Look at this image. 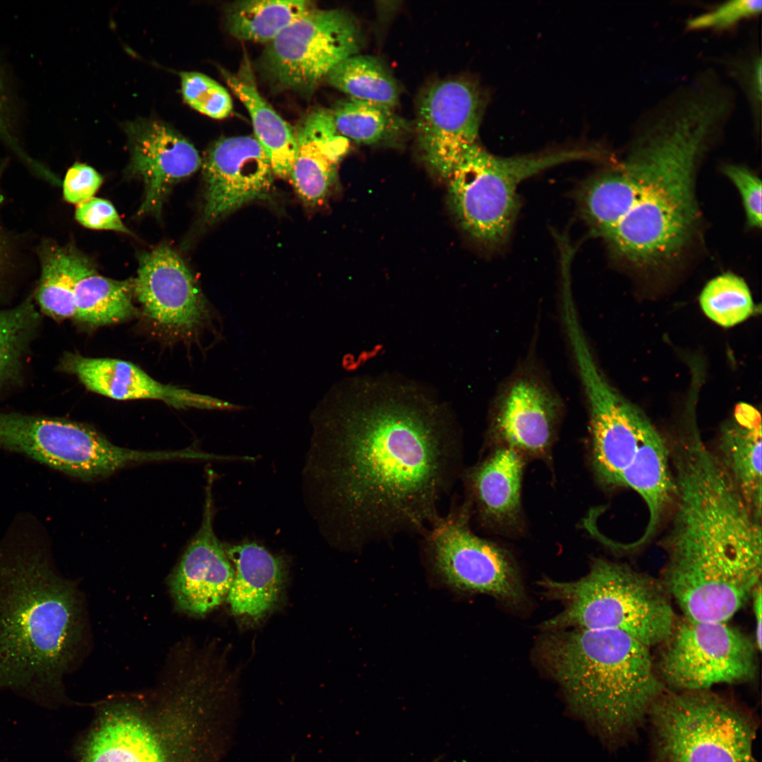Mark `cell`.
<instances>
[{
  "label": "cell",
  "mask_w": 762,
  "mask_h": 762,
  "mask_svg": "<svg viewBox=\"0 0 762 762\" xmlns=\"http://www.w3.org/2000/svg\"><path fill=\"white\" fill-rule=\"evenodd\" d=\"M212 473L209 471L200 526L188 543L169 580L175 606L191 616H203L224 600L234 568L214 530Z\"/></svg>",
  "instance_id": "cell-18"
},
{
  "label": "cell",
  "mask_w": 762,
  "mask_h": 762,
  "mask_svg": "<svg viewBox=\"0 0 762 762\" xmlns=\"http://www.w3.org/2000/svg\"><path fill=\"white\" fill-rule=\"evenodd\" d=\"M587 402L593 462L598 478L607 485L622 487L641 438L653 423L636 406L624 398L607 380L579 326L566 332Z\"/></svg>",
  "instance_id": "cell-14"
},
{
  "label": "cell",
  "mask_w": 762,
  "mask_h": 762,
  "mask_svg": "<svg viewBox=\"0 0 762 762\" xmlns=\"http://www.w3.org/2000/svg\"><path fill=\"white\" fill-rule=\"evenodd\" d=\"M180 76L183 98L192 108L216 119H222L231 114L232 99L223 86L198 72H181Z\"/></svg>",
  "instance_id": "cell-35"
},
{
  "label": "cell",
  "mask_w": 762,
  "mask_h": 762,
  "mask_svg": "<svg viewBox=\"0 0 762 762\" xmlns=\"http://www.w3.org/2000/svg\"><path fill=\"white\" fill-rule=\"evenodd\" d=\"M726 123L721 107L698 95L669 96L651 109L626 158L579 190L581 214L593 231L639 267L676 258L698 222L696 167Z\"/></svg>",
  "instance_id": "cell-2"
},
{
  "label": "cell",
  "mask_w": 762,
  "mask_h": 762,
  "mask_svg": "<svg viewBox=\"0 0 762 762\" xmlns=\"http://www.w3.org/2000/svg\"><path fill=\"white\" fill-rule=\"evenodd\" d=\"M562 401L536 370L514 373L497 391L490 428L505 446L538 454L550 445L562 411Z\"/></svg>",
  "instance_id": "cell-16"
},
{
  "label": "cell",
  "mask_w": 762,
  "mask_h": 762,
  "mask_svg": "<svg viewBox=\"0 0 762 762\" xmlns=\"http://www.w3.org/2000/svg\"><path fill=\"white\" fill-rule=\"evenodd\" d=\"M1 260H2V247H1V242H0V265H1Z\"/></svg>",
  "instance_id": "cell-43"
},
{
  "label": "cell",
  "mask_w": 762,
  "mask_h": 762,
  "mask_svg": "<svg viewBox=\"0 0 762 762\" xmlns=\"http://www.w3.org/2000/svg\"><path fill=\"white\" fill-rule=\"evenodd\" d=\"M39 255L41 274L36 298L41 310L56 320L75 318L74 286L90 262L73 249L50 243L40 248Z\"/></svg>",
  "instance_id": "cell-28"
},
{
  "label": "cell",
  "mask_w": 762,
  "mask_h": 762,
  "mask_svg": "<svg viewBox=\"0 0 762 762\" xmlns=\"http://www.w3.org/2000/svg\"><path fill=\"white\" fill-rule=\"evenodd\" d=\"M133 291V282L104 277L90 265L74 286L75 318L96 326L124 320L135 313Z\"/></svg>",
  "instance_id": "cell-29"
},
{
  "label": "cell",
  "mask_w": 762,
  "mask_h": 762,
  "mask_svg": "<svg viewBox=\"0 0 762 762\" xmlns=\"http://www.w3.org/2000/svg\"><path fill=\"white\" fill-rule=\"evenodd\" d=\"M524 462L516 449L506 446L495 450L469 471L461 473L469 507L476 505L483 519H512L520 507Z\"/></svg>",
  "instance_id": "cell-26"
},
{
  "label": "cell",
  "mask_w": 762,
  "mask_h": 762,
  "mask_svg": "<svg viewBox=\"0 0 762 762\" xmlns=\"http://www.w3.org/2000/svg\"><path fill=\"white\" fill-rule=\"evenodd\" d=\"M315 8L310 1L248 0L227 10V28L234 37L248 41H272L285 28Z\"/></svg>",
  "instance_id": "cell-30"
},
{
  "label": "cell",
  "mask_w": 762,
  "mask_h": 762,
  "mask_svg": "<svg viewBox=\"0 0 762 762\" xmlns=\"http://www.w3.org/2000/svg\"><path fill=\"white\" fill-rule=\"evenodd\" d=\"M204 220L214 222L265 196L273 182L269 159L255 137L222 138L206 152Z\"/></svg>",
  "instance_id": "cell-19"
},
{
  "label": "cell",
  "mask_w": 762,
  "mask_h": 762,
  "mask_svg": "<svg viewBox=\"0 0 762 762\" xmlns=\"http://www.w3.org/2000/svg\"><path fill=\"white\" fill-rule=\"evenodd\" d=\"M342 136L356 143L374 145L401 135L406 122L387 107L349 98L331 111Z\"/></svg>",
  "instance_id": "cell-32"
},
{
  "label": "cell",
  "mask_w": 762,
  "mask_h": 762,
  "mask_svg": "<svg viewBox=\"0 0 762 762\" xmlns=\"http://www.w3.org/2000/svg\"><path fill=\"white\" fill-rule=\"evenodd\" d=\"M761 583L760 582L754 588L752 592L751 598L752 599L753 611L755 620V643L758 649L761 648V637H762V629H761V620H762V597H761Z\"/></svg>",
  "instance_id": "cell-42"
},
{
  "label": "cell",
  "mask_w": 762,
  "mask_h": 762,
  "mask_svg": "<svg viewBox=\"0 0 762 762\" xmlns=\"http://www.w3.org/2000/svg\"><path fill=\"white\" fill-rule=\"evenodd\" d=\"M37 319L30 299L14 308L0 310V384L17 374Z\"/></svg>",
  "instance_id": "cell-34"
},
{
  "label": "cell",
  "mask_w": 762,
  "mask_h": 762,
  "mask_svg": "<svg viewBox=\"0 0 762 762\" xmlns=\"http://www.w3.org/2000/svg\"><path fill=\"white\" fill-rule=\"evenodd\" d=\"M725 174L739 190L749 226H761V181L748 169L738 165H727Z\"/></svg>",
  "instance_id": "cell-38"
},
{
  "label": "cell",
  "mask_w": 762,
  "mask_h": 762,
  "mask_svg": "<svg viewBox=\"0 0 762 762\" xmlns=\"http://www.w3.org/2000/svg\"><path fill=\"white\" fill-rule=\"evenodd\" d=\"M598 154L593 149L569 148L500 157L476 143L447 180L452 210L470 237L485 246L497 247L511 231L519 210L517 188L523 181L555 165Z\"/></svg>",
  "instance_id": "cell-8"
},
{
  "label": "cell",
  "mask_w": 762,
  "mask_h": 762,
  "mask_svg": "<svg viewBox=\"0 0 762 762\" xmlns=\"http://www.w3.org/2000/svg\"><path fill=\"white\" fill-rule=\"evenodd\" d=\"M102 183L101 175L92 167L75 163L68 169L63 181L64 198L78 205L92 198Z\"/></svg>",
  "instance_id": "cell-40"
},
{
  "label": "cell",
  "mask_w": 762,
  "mask_h": 762,
  "mask_svg": "<svg viewBox=\"0 0 762 762\" xmlns=\"http://www.w3.org/2000/svg\"><path fill=\"white\" fill-rule=\"evenodd\" d=\"M133 292L145 313L158 325L191 332L212 318V311L181 258L162 245L141 255Z\"/></svg>",
  "instance_id": "cell-17"
},
{
  "label": "cell",
  "mask_w": 762,
  "mask_h": 762,
  "mask_svg": "<svg viewBox=\"0 0 762 762\" xmlns=\"http://www.w3.org/2000/svg\"><path fill=\"white\" fill-rule=\"evenodd\" d=\"M465 502H451L445 514L419 536L429 569L448 587L483 593L511 605L525 599L519 573L507 552L471 529Z\"/></svg>",
  "instance_id": "cell-10"
},
{
  "label": "cell",
  "mask_w": 762,
  "mask_h": 762,
  "mask_svg": "<svg viewBox=\"0 0 762 762\" xmlns=\"http://www.w3.org/2000/svg\"><path fill=\"white\" fill-rule=\"evenodd\" d=\"M622 487L635 491L648 510V521L641 537L622 545L624 549L640 548L655 536L670 513L675 495L669 445L653 424L644 433L631 464L624 472Z\"/></svg>",
  "instance_id": "cell-23"
},
{
  "label": "cell",
  "mask_w": 762,
  "mask_h": 762,
  "mask_svg": "<svg viewBox=\"0 0 762 762\" xmlns=\"http://www.w3.org/2000/svg\"><path fill=\"white\" fill-rule=\"evenodd\" d=\"M648 716L657 762H755L756 722L711 689H667Z\"/></svg>",
  "instance_id": "cell-9"
},
{
  "label": "cell",
  "mask_w": 762,
  "mask_h": 762,
  "mask_svg": "<svg viewBox=\"0 0 762 762\" xmlns=\"http://www.w3.org/2000/svg\"><path fill=\"white\" fill-rule=\"evenodd\" d=\"M685 429L669 445L675 495L660 543L663 574L698 595L723 597L761 576V521L695 423Z\"/></svg>",
  "instance_id": "cell-3"
},
{
  "label": "cell",
  "mask_w": 762,
  "mask_h": 762,
  "mask_svg": "<svg viewBox=\"0 0 762 762\" xmlns=\"http://www.w3.org/2000/svg\"><path fill=\"white\" fill-rule=\"evenodd\" d=\"M326 79L351 99L392 109L399 102V88L394 78L373 56H351L338 64Z\"/></svg>",
  "instance_id": "cell-31"
},
{
  "label": "cell",
  "mask_w": 762,
  "mask_h": 762,
  "mask_svg": "<svg viewBox=\"0 0 762 762\" xmlns=\"http://www.w3.org/2000/svg\"><path fill=\"white\" fill-rule=\"evenodd\" d=\"M131 146L130 169L145 185L140 214L158 213L164 198L177 181L201 164L195 147L164 123L138 119L125 125Z\"/></svg>",
  "instance_id": "cell-20"
},
{
  "label": "cell",
  "mask_w": 762,
  "mask_h": 762,
  "mask_svg": "<svg viewBox=\"0 0 762 762\" xmlns=\"http://www.w3.org/2000/svg\"><path fill=\"white\" fill-rule=\"evenodd\" d=\"M538 584L548 598L563 606L543 624L546 631L617 630L651 648L668 639L677 621L662 582L625 563L597 558L579 579L545 578Z\"/></svg>",
  "instance_id": "cell-7"
},
{
  "label": "cell",
  "mask_w": 762,
  "mask_h": 762,
  "mask_svg": "<svg viewBox=\"0 0 762 762\" xmlns=\"http://www.w3.org/2000/svg\"><path fill=\"white\" fill-rule=\"evenodd\" d=\"M75 217L89 229L131 234L112 204L104 199L92 197L78 204Z\"/></svg>",
  "instance_id": "cell-39"
},
{
  "label": "cell",
  "mask_w": 762,
  "mask_h": 762,
  "mask_svg": "<svg viewBox=\"0 0 762 762\" xmlns=\"http://www.w3.org/2000/svg\"><path fill=\"white\" fill-rule=\"evenodd\" d=\"M485 99L464 78L437 81L421 95L416 132L425 162L446 181L465 152L477 143Z\"/></svg>",
  "instance_id": "cell-15"
},
{
  "label": "cell",
  "mask_w": 762,
  "mask_h": 762,
  "mask_svg": "<svg viewBox=\"0 0 762 762\" xmlns=\"http://www.w3.org/2000/svg\"><path fill=\"white\" fill-rule=\"evenodd\" d=\"M700 304L707 317L727 327L745 320L754 310L747 284L732 273L720 274L708 282L700 295Z\"/></svg>",
  "instance_id": "cell-33"
},
{
  "label": "cell",
  "mask_w": 762,
  "mask_h": 762,
  "mask_svg": "<svg viewBox=\"0 0 762 762\" xmlns=\"http://www.w3.org/2000/svg\"><path fill=\"white\" fill-rule=\"evenodd\" d=\"M16 85L8 64L0 54V139L27 161L29 157L22 150L18 139L21 102Z\"/></svg>",
  "instance_id": "cell-36"
},
{
  "label": "cell",
  "mask_w": 762,
  "mask_h": 762,
  "mask_svg": "<svg viewBox=\"0 0 762 762\" xmlns=\"http://www.w3.org/2000/svg\"><path fill=\"white\" fill-rule=\"evenodd\" d=\"M762 62L760 54H754L745 61H738L733 65L737 78L743 86L747 95L755 119L756 125L759 126L761 106V75Z\"/></svg>",
  "instance_id": "cell-41"
},
{
  "label": "cell",
  "mask_w": 762,
  "mask_h": 762,
  "mask_svg": "<svg viewBox=\"0 0 762 762\" xmlns=\"http://www.w3.org/2000/svg\"><path fill=\"white\" fill-rule=\"evenodd\" d=\"M0 448L84 480L147 460L145 452L117 446L86 425L12 412L0 411Z\"/></svg>",
  "instance_id": "cell-11"
},
{
  "label": "cell",
  "mask_w": 762,
  "mask_h": 762,
  "mask_svg": "<svg viewBox=\"0 0 762 762\" xmlns=\"http://www.w3.org/2000/svg\"><path fill=\"white\" fill-rule=\"evenodd\" d=\"M310 421L305 496L322 536L339 549L420 536L463 472L451 411L411 385L340 384Z\"/></svg>",
  "instance_id": "cell-1"
},
{
  "label": "cell",
  "mask_w": 762,
  "mask_h": 762,
  "mask_svg": "<svg viewBox=\"0 0 762 762\" xmlns=\"http://www.w3.org/2000/svg\"><path fill=\"white\" fill-rule=\"evenodd\" d=\"M222 75L247 109L255 138L265 152L273 174L282 179L289 178L297 153L295 131L260 95L249 66H243L237 73L222 71Z\"/></svg>",
  "instance_id": "cell-27"
},
{
  "label": "cell",
  "mask_w": 762,
  "mask_h": 762,
  "mask_svg": "<svg viewBox=\"0 0 762 762\" xmlns=\"http://www.w3.org/2000/svg\"><path fill=\"white\" fill-rule=\"evenodd\" d=\"M234 568V577L226 596L236 615L260 618L276 603L284 579L282 559L254 542L226 548Z\"/></svg>",
  "instance_id": "cell-25"
},
{
  "label": "cell",
  "mask_w": 762,
  "mask_h": 762,
  "mask_svg": "<svg viewBox=\"0 0 762 762\" xmlns=\"http://www.w3.org/2000/svg\"><path fill=\"white\" fill-rule=\"evenodd\" d=\"M360 45L359 30L346 12L314 8L268 43L262 64L274 85L310 93Z\"/></svg>",
  "instance_id": "cell-13"
},
{
  "label": "cell",
  "mask_w": 762,
  "mask_h": 762,
  "mask_svg": "<svg viewBox=\"0 0 762 762\" xmlns=\"http://www.w3.org/2000/svg\"><path fill=\"white\" fill-rule=\"evenodd\" d=\"M213 677L196 661L152 692L97 702L74 746L77 762H213L219 694Z\"/></svg>",
  "instance_id": "cell-5"
},
{
  "label": "cell",
  "mask_w": 762,
  "mask_h": 762,
  "mask_svg": "<svg viewBox=\"0 0 762 762\" xmlns=\"http://www.w3.org/2000/svg\"><path fill=\"white\" fill-rule=\"evenodd\" d=\"M59 367L75 375L89 390L114 399H157L177 409H236L210 396L162 384L133 363L120 359L67 353Z\"/></svg>",
  "instance_id": "cell-21"
},
{
  "label": "cell",
  "mask_w": 762,
  "mask_h": 762,
  "mask_svg": "<svg viewBox=\"0 0 762 762\" xmlns=\"http://www.w3.org/2000/svg\"><path fill=\"white\" fill-rule=\"evenodd\" d=\"M751 514L761 521V418L752 406L740 403L720 433L714 452Z\"/></svg>",
  "instance_id": "cell-24"
},
{
  "label": "cell",
  "mask_w": 762,
  "mask_h": 762,
  "mask_svg": "<svg viewBox=\"0 0 762 762\" xmlns=\"http://www.w3.org/2000/svg\"><path fill=\"white\" fill-rule=\"evenodd\" d=\"M760 0H733L726 1L714 9L691 18L687 22L689 30L712 29L724 30L733 28L739 21L760 13Z\"/></svg>",
  "instance_id": "cell-37"
},
{
  "label": "cell",
  "mask_w": 762,
  "mask_h": 762,
  "mask_svg": "<svg viewBox=\"0 0 762 762\" xmlns=\"http://www.w3.org/2000/svg\"><path fill=\"white\" fill-rule=\"evenodd\" d=\"M657 664L668 690H710L715 685L744 683L755 677V642L725 622L676 621Z\"/></svg>",
  "instance_id": "cell-12"
},
{
  "label": "cell",
  "mask_w": 762,
  "mask_h": 762,
  "mask_svg": "<svg viewBox=\"0 0 762 762\" xmlns=\"http://www.w3.org/2000/svg\"><path fill=\"white\" fill-rule=\"evenodd\" d=\"M650 649L620 631L571 628L548 631L538 653L547 670L595 707L610 730L630 734L667 690Z\"/></svg>",
  "instance_id": "cell-6"
},
{
  "label": "cell",
  "mask_w": 762,
  "mask_h": 762,
  "mask_svg": "<svg viewBox=\"0 0 762 762\" xmlns=\"http://www.w3.org/2000/svg\"><path fill=\"white\" fill-rule=\"evenodd\" d=\"M295 133L297 153L289 178L303 202L315 206L330 190L349 140L337 131L332 112L323 109L306 116Z\"/></svg>",
  "instance_id": "cell-22"
},
{
  "label": "cell",
  "mask_w": 762,
  "mask_h": 762,
  "mask_svg": "<svg viewBox=\"0 0 762 762\" xmlns=\"http://www.w3.org/2000/svg\"><path fill=\"white\" fill-rule=\"evenodd\" d=\"M84 621L78 588L58 572L45 543L0 542V691L49 708L73 703L64 679L78 657Z\"/></svg>",
  "instance_id": "cell-4"
}]
</instances>
